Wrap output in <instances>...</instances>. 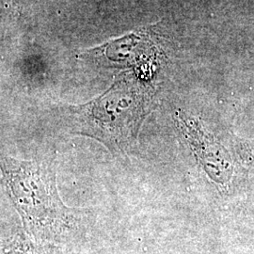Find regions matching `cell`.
<instances>
[{
	"instance_id": "1",
	"label": "cell",
	"mask_w": 254,
	"mask_h": 254,
	"mask_svg": "<svg viewBox=\"0 0 254 254\" xmlns=\"http://www.w3.org/2000/svg\"><path fill=\"white\" fill-rule=\"evenodd\" d=\"M0 170L7 193L29 231L45 234L61 229L69 208L59 196L51 163L0 154Z\"/></svg>"
},
{
	"instance_id": "2",
	"label": "cell",
	"mask_w": 254,
	"mask_h": 254,
	"mask_svg": "<svg viewBox=\"0 0 254 254\" xmlns=\"http://www.w3.org/2000/svg\"><path fill=\"white\" fill-rule=\"evenodd\" d=\"M181 125L184 126V131H186L187 136H190V142L194 146L196 153L199 155L200 160L206 168L207 173L211 167V155L217 165L220 184H224L229 180L231 176L232 167L230 164V159L222 147L215 143L213 137L206 134L200 127H198L197 121L192 119H185L181 114L178 115Z\"/></svg>"
}]
</instances>
